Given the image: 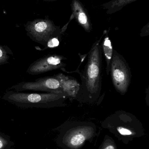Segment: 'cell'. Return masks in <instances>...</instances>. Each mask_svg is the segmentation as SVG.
Returning a JSON list of instances; mask_svg holds the SVG:
<instances>
[{
    "mask_svg": "<svg viewBox=\"0 0 149 149\" xmlns=\"http://www.w3.org/2000/svg\"><path fill=\"white\" fill-rule=\"evenodd\" d=\"M27 36L34 42L44 47L53 37L54 30L52 24L44 19H37L24 24Z\"/></svg>",
    "mask_w": 149,
    "mask_h": 149,
    "instance_id": "obj_7",
    "label": "cell"
},
{
    "mask_svg": "<svg viewBox=\"0 0 149 149\" xmlns=\"http://www.w3.org/2000/svg\"><path fill=\"white\" fill-rule=\"evenodd\" d=\"M55 76L60 81L62 92L65 93L68 97L77 99L80 88L78 82L73 78L67 77L61 73L56 74Z\"/></svg>",
    "mask_w": 149,
    "mask_h": 149,
    "instance_id": "obj_9",
    "label": "cell"
},
{
    "mask_svg": "<svg viewBox=\"0 0 149 149\" xmlns=\"http://www.w3.org/2000/svg\"><path fill=\"white\" fill-rule=\"evenodd\" d=\"M101 46L102 47V50L103 51L106 62V72L107 74L108 75L110 72L111 61L113 53L112 43L108 38L107 37L105 38Z\"/></svg>",
    "mask_w": 149,
    "mask_h": 149,
    "instance_id": "obj_10",
    "label": "cell"
},
{
    "mask_svg": "<svg viewBox=\"0 0 149 149\" xmlns=\"http://www.w3.org/2000/svg\"><path fill=\"white\" fill-rule=\"evenodd\" d=\"M13 149V148H11V149Z\"/></svg>",
    "mask_w": 149,
    "mask_h": 149,
    "instance_id": "obj_15",
    "label": "cell"
},
{
    "mask_svg": "<svg viewBox=\"0 0 149 149\" xmlns=\"http://www.w3.org/2000/svg\"><path fill=\"white\" fill-rule=\"evenodd\" d=\"M102 49L99 42L92 45L81 76L82 84L77 99L83 102L93 103L99 97L101 87Z\"/></svg>",
    "mask_w": 149,
    "mask_h": 149,
    "instance_id": "obj_1",
    "label": "cell"
},
{
    "mask_svg": "<svg viewBox=\"0 0 149 149\" xmlns=\"http://www.w3.org/2000/svg\"><path fill=\"white\" fill-rule=\"evenodd\" d=\"M96 129L92 123H71L63 125L57 143L64 149H79L87 140L94 136Z\"/></svg>",
    "mask_w": 149,
    "mask_h": 149,
    "instance_id": "obj_3",
    "label": "cell"
},
{
    "mask_svg": "<svg viewBox=\"0 0 149 149\" xmlns=\"http://www.w3.org/2000/svg\"><path fill=\"white\" fill-rule=\"evenodd\" d=\"M14 144L8 136L0 132V149H10Z\"/></svg>",
    "mask_w": 149,
    "mask_h": 149,
    "instance_id": "obj_12",
    "label": "cell"
},
{
    "mask_svg": "<svg viewBox=\"0 0 149 149\" xmlns=\"http://www.w3.org/2000/svg\"><path fill=\"white\" fill-rule=\"evenodd\" d=\"M59 42L57 38H53L51 39L47 43L46 48H54L59 45Z\"/></svg>",
    "mask_w": 149,
    "mask_h": 149,
    "instance_id": "obj_13",
    "label": "cell"
},
{
    "mask_svg": "<svg viewBox=\"0 0 149 149\" xmlns=\"http://www.w3.org/2000/svg\"><path fill=\"white\" fill-rule=\"evenodd\" d=\"M78 20L82 24H85L87 22L86 15L84 13H80L79 15Z\"/></svg>",
    "mask_w": 149,
    "mask_h": 149,
    "instance_id": "obj_14",
    "label": "cell"
},
{
    "mask_svg": "<svg viewBox=\"0 0 149 149\" xmlns=\"http://www.w3.org/2000/svg\"><path fill=\"white\" fill-rule=\"evenodd\" d=\"M9 89L16 92H63L60 81L55 75L38 78L34 81H22L13 85Z\"/></svg>",
    "mask_w": 149,
    "mask_h": 149,
    "instance_id": "obj_6",
    "label": "cell"
},
{
    "mask_svg": "<svg viewBox=\"0 0 149 149\" xmlns=\"http://www.w3.org/2000/svg\"><path fill=\"white\" fill-rule=\"evenodd\" d=\"M104 126L115 134L128 139L139 136V130L142 131L139 121L133 115L124 111H118L108 117L103 122Z\"/></svg>",
    "mask_w": 149,
    "mask_h": 149,
    "instance_id": "obj_4",
    "label": "cell"
},
{
    "mask_svg": "<svg viewBox=\"0 0 149 149\" xmlns=\"http://www.w3.org/2000/svg\"><path fill=\"white\" fill-rule=\"evenodd\" d=\"M63 56L52 54L48 55L34 61L28 67L26 72L31 75H37L53 70L61 69L65 66Z\"/></svg>",
    "mask_w": 149,
    "mask_h": 149,
    "instance_id": "obj_8",
    "label": "cell"
},
{
    "mask_svg": "<svg viewBox=\"0 0 149 149\" xmlns=\"http://www.w3.org/2000/svg\"><path fill=\"white\" fill-rule=\"evenodd\" d=\"M68 98L63 92L33 93L10 90L6 91L1 99L22 108H50L62 107Z\"/></svg>",
    "mask_w": 149,
    "mask_h": 149,
    "instance_id": "obj_2",
    "label": "cell"
},
{
    "mask_svg": "<svg viewBox=\"0 0 149 149\" xmlns=\"http://www.w3.org/2000/svg\"><path fill=\"white\" fill-rule=\"evenodd\" d=\"M110 72L115 88L118 93L124 95L130 85L131 71L125 58L115 50H113Z\"/></svg>",
    "mask_w": 149,
    "mask_h": 149,
    "instance_id": "obj_5",
    "label": "cell"
},
{
    "mask_svg": "<svg viewBox=\"0 0 149 149\" xmlns=\"http://www.w3.org/2000/svg\"><path fill=\"white\" fill-rule=\"evenodd\" d=\"M11 55L13 56V52L9 47L0 45V66L8 64Z\"/></svg>",
    "mask_w": 149,
    "mask_h": 149,
    "instance_id": "obj_11",
    "label": "cell"
}]
</instances>
